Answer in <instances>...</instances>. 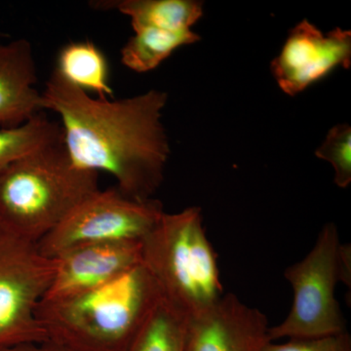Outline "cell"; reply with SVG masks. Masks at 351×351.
<instances>
[{"label": "cell", "mask_w": 351, "mask_h": 351, "mask_svg": "<svg viewBox=\"0 0 351 351\" xmlns=\"http://www.w3.org/2000/svg\"><path fill=\"white\" fill-rule=\"evenodd\" d=\"M41 94L44 110L61 119L64 145L73 163L112 175L128 197L152 199L170 156L162 123L166 92L152 89L120 100L95 99L55 69Z\"/></svg>", "instance_id": "6da1fadb"}, {"label": "cell", "mask_w": 351, "mask_h": 351, "mask_svg": "<svg viewBox=\"0 0 351 351\" xmlns=\"http://www.w3.org/2000/svg\"><path fill=\"white\" fill-rule=\"evenodd\" d=\"M162 300L143 263L112 282L55 302L36 316L48 341L73 351H127Z\"/></svg>", "instance_id": "7a4b0ae2"}, {"label": "cell", "mask_w": 351, "mask_h": 351, "mask_svg": "<svg viewBox=\"0 0 351 351\" xmlns=\"http://www.w3.org/2000/svg\"><path fill=\"white\" fill-rule=\"evenodd\" d=\"M99 188V173L71 160L63 138L0 172V228L38 244Z\"/></svg>", "instance_id": "3957f363"}, {"label": "cell", "mask_w": 351, "mask_h": 351, "mask_svg": "<svg viewBox=\"0 0 351 351\" xmlns=\"http://www.w3.org/2000/svg\"><path fill=\"white\" fill-rule=\"evenodd\" d=\"M142 263L164 302L195 319L223 295L217 255L203 228L199 207L164 213L141 240Z\"/></svg>", "instance_id": "277c9868"}, {"label": "cell", "mask_w": 351, "mask_h": 351, "mask_svg": "<svg viewBox=\"0 0 351 351\" xmlns=\"http://www.w3.org/2000/svg\"><path fill=\"white\" fill-rule=\"evenodd\" d=\"M339 244L338 228L334 223H328L306 257L285 269L284 276L293 289L294 300L287 317L269 328V341L321 338L346 331L335 295L339 283Z\"/></svg>", "instance_id": "5b68a950"}, {"label": "cell", "mask_w": 351, "mask_h": 351, "mask_svg": "<svg viewBox=\"0 0 351 351\" xmlns=\"http://www.w3.org/2000/svg\"><path fill=\"white\" fill-rule=\"evenodd\" d=\"M55 270L38 244L0 228V351L48 341L36 309Z\"/></svg>", "instance_id": "8992f818"}, {"label": "cell", "mask_w": 351, "mask_h": 351, "mask_svg": "<svg viewBox=\"0 0 351 351\" xmlns=\"http://www.w3.org/2000/svg\"><path fill=\"white\" fill-rule=\"evenodd\" d=\"M164 213L160 201L135 200L117 186L98 189L43 237L38 249L54 258L82 245L141 241Z\"/></svg>", "instance_id": "52a82bcc"}, {"label": "cell", "mask_w": 351, "mask_h": 351, "mask_svg": "<svg viewBox=\"0 0 351 351\" xmlns=\"http://www.w3.org/2000/svg\"><path fill=\"white\" fill-rule=\"evenodd\" d=\"M351 66V32L341 27L323 34L307 20L289 34L270 69L281 90L295 96L331 73Z\"/></svg>", "instance_id": "ba28073f"}, {"label": "cell", "mask_w": 351, "mask_h": 351, "mask_svg": "<svg viewBox=\"0 0 351 351\" xmlns=\"http://www.w3.org/2000/svg\"><path fill=\"white\" fill-rule=\"evenodd\" d=\"M54 258V277L41 302L61 301L112 282L142 263V246L141 241L87 244Z\"/></svg>", "instance_id": "9c48e42d"}, {"label": "cell", "mask_w": 351, "mask_h": 351, "mask_svg": "<svg viewBox=\"0 0 351 351\" xmlns=\"http://www.w3.org/2000/svg\"><path fill=\"white\" fill-rule=\"evenodd\" d=\"M267 316L232 293L189 320L191 351H262L269 343Z\"/></svg>", "instance_id": "30bf717a"}, {"label": "cell", "mask_w": 351, "mask_h": 351, "mask_svg": "<svg viewBox=\"0 0 351 351\" xmlns=\"http://www.w3.org/2000/svg\"><path fill=\"white\" fill-rule=\"evenodd\" d=\"M38 69L32 43L20 38L0 41V126L22 125L43 112V94L34 85Z\"/></svg>", "instance_id": "8fae6325"}, {"label": "cell", "mask_w": 351, "mask_h": 351, "mask_svg": "<svg viewBox=\"0 0 351 351\" xmlns=\"http://www.w3.org/2000/svg\"><path fill=\"white\" fill-rule=\"evenodd\" d=\"M90 6L128 16L134 32L143 29L188 31L203 16V2L195 0H101L90 2Z\"/></svg>", "instance_id": "7c38bea8"}, {"label": "cell", "mask_w": 351, "mask_h": 351, "mask_svg": "<svg viewBox=\"0 0 351 351\" xmlns=\"http://www.w3.org/2000/svg\"><path fill=\"white\" fill-rule=\"evenodd\" d=\"M58 71L66 80L83 91L92 92L99 99L113 98L110 84L107 57L90 40L66 44L58 54Z\"/></svg>", "instance_id": "4fadbf2b"}, {"label": "cell", "mask_w": 351, "mask_h": 351, "mask_svg": "<svg viewBox=\"0 0 351 351\" xmlns=\"http://www.w3.org/2000/svg\"><path fill=\"white\" fill-rule=\"evenodd\" d=\"M200 40L199 34L188 29L182 32L143 29L136 31L120 51L121 62L136 73L156 69L178 48Z\"/></svg>", "instance_id": "5bb4252c"}, {"label": "cell", "mask_w": 351, "mask_h": 351, "mask_svg": "<svg viewBox=\"0 0 351 351\" xmlns=\"http://www.w3.org/2000/svg\"><path fill=\"white\" fill-rule=\"evenodd\" d=\"M127 351H191L189 318L161 300Z\"/></svg>", "instance_id": "9a60e30c"}, {"label": "cell", "mask_w": 351, "mask_h": 351, "mask_svg": "<svg viewBox=\"0 0 351 351\" xmlns=\"http://www.w3.org/2000/svg\"><path fill=\"white\" fill-rule=\"evenodd\" d=\"M61 124L43 112L22 125L0 129V172L23 157L61 140Z\"/></svg>", "instance_id": "2e32d148"}, {"label": "cell", "mask_w": 351, "mask_h": 351, "mask_svg": "<svg viewBox=\"0 0 351 351\" xmlns=\"http://www.w3.org/2000/svg\"><path fill=\"white\" fill-rule=\"evenodd\" d=\"M315 156L331 164L337 186L348 188L351 182L350 126L343 123L332 127L324 142L316 149Z\"/></svg>", "instance_id": "e0dca14e"}, {"label": "cell", "mask_w": 351, "mask_h": 351, "mask_svg": "<svg viewBox=\"0 0 351 351\" xmlns=\"http://www.w3.org/2000/svg\"><path fill=\"white\" fill-rule=\"evenodd\" d=\"M262 351H351L348 331L313 339H290L287 343L269 341Z\"/></svg>", "instance_id": "ac0fdd59"}, {"label": "cell", "mask_w": 351, "mask_h": 351, "mask_svg": "<svg viewBox=\"0 0 351 351\" xmlns=\"http://www.w3.org/2000/svg\"><path fill=\"white\" fill-rule=\"evenodd\" d=\"M339 282L345 284L346 287L351 286V247L350 244H339L338 249Z\"/></svg>", "instance_id": "d6986e66"}, {"label": "cell", "mask_w": 351, "mask_h": 351, "mask_svg": "<svg viewBox=\"0 0 351 351\" xmlns=\"http://www.w3.org/2000/svg\"><path fill=\"white\" fill-rule=\"evenodd\" d=\"M6 351H73L63 346L58 345L53 341H47L40 343H29V345H23L16 346Z\"/></svg>", "instance_id": "ffe728a7"}, {"label": "cell", "mask_w": 351, "mask_h": 351, "mask_svg": "<svg viewBox=\"0 0 351 351\" xmlns=\"http://www.w3.org/2000/svg\"><path fill=\"white\" fill-rule=\"evenodd\" d=\"M0 36H1V34H0Z\"/></svg>", "instance_id": "44dd1931"}]
</instances>
